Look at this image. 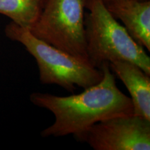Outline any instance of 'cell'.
Masks as SVG:
<instances>
[{"instance_id": "1", "label": "cell", "mask_w": 150, "mask_h": 150, "mask_svg": "<svg viewBox=\"0 0 150 150\" xmlns=\"http://www.w3.org/2000/svg\"><path fill=\"white\" fill-rule=\"evenodd\" d=\"M99 69L102 80L79 94L61 97L35 92L30 95L33 104L50 110L55 117L54 122L40 132L42 138L74 135L108 118L134 114L130 97L118 88L108 63Z\"/></svg>"}, {"instance_id": "9", "label": "cell", "mask_w": 150, "mask_h": 150, "mask_svg": "<svg viewBox=\"0 0 150 150\" xmlns=\"http://www.w3.org/2000/svg\"><path fill=\"white\" fill-rule=\"evenodd\" d=\"M100 1H102V3L104 4V5H107V4H111V3L117 2V1H125V0H100ZM141 1H144V0H141Z\"/></svg>"}, {"instance_id": "5", "label": "cell", "mask_w": 150, "mask_h": 150, "mask_svg": "<svg viewBox=\"0 0 150 150\" xmlns=\"http://www.w3.org/2000/svg\"><path fill=\"white\" fill-rule=\"evenodd\" d=\"M73 136L95 150H149L150 120L134 114L115 116Z\"/></svg>"}, {"instance_id": "4", "label": "cell", "mask_w": 150, "mask_h": 150, "mask_svg": "<svg viewBox=\"0 0 150 150\" xmlns=\"http://www.w3.org/2000/svg\"><path fill=\"white\" fill-rule=\"evenodd\" d=\"M85 8L86 0H47L29 31L43 42L88 62Z\"/></svg>"}, {"instance_id": "7", "label": "cell", "mask_w": 150, "mask_h": 150, "mask_svg": "<svg viewBox=\"0 0 150 150\" xmlns=\"http://www.w3.org/2000/svg\"><path fill=\"white\" fill-rule=\"evenodd\" d=\"M108 64L113 74L128 90L134 115L150 120V75L137 65L127 61H114Z\"/></svg>"}, {"instance_id": "2", "label": "cell", "mask_w": 150, "mask_h": 150, "mask_svg": "<svg viewBox=\"0 0 150 150\" xmlns=\"http://www.w3.org/2000/svg\"><path fill=\"white\" fill-rule=\"evenodd\" d=\"M86 52L92 66L99 69L104 63L127 61L150 75V58L144 48L130 36L100 0H86Z\"/></svg>"}, {"instance_id": "8", "label": "cell", "mask_w": 150, "mask_h": 150, "mask_svg": "<svg viewBox=\"0 0 150 150\" xmlns=\"http://www.w3.org/2000/svg\"><path fill=\"white\" fill-rule=\"evenodd\" d=\"M47 1V0H0V14L29 30L39 18Z\"/></svg>"}, {"instance_id": "6", "label": "cell", "mask_w": 150, "mask_h": 150, "mask_svg": "<svg viewBox=\"0 0 150 150\" xmlns=\"http://www.w3.org/2000/svg\"><path fill=\"white\" fill-rule=\"evenodd\" d=\"M105 6L130 36L150 52V0H125Z\"/></svg>"}, {"instance_id": "3", "label": "cell", "mask_w": 150, "mask_h": 150, "mask_svg": "<svg viewBox=\"0 0 150 150\" xmlns=\"http://www.w3.org/2000/svg\"><path fill=\"white\" fill-rule=\"evenodd\" d=\"M4 33L10 40L22 44L34 58L42 84H54L73 93L77 88L86 89L102 80L101 69L43 42L26 28L11 22Z\"/></svg>"}]
</instances>
